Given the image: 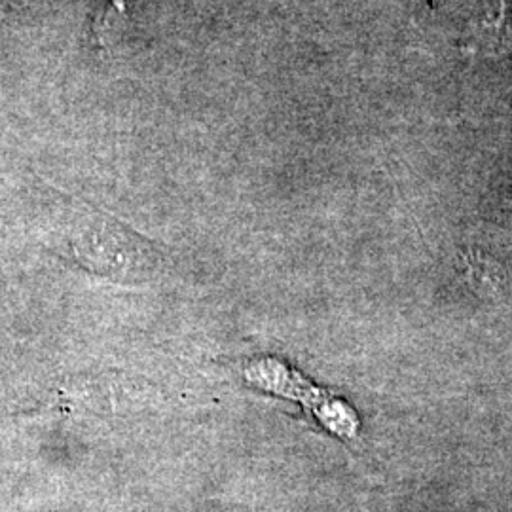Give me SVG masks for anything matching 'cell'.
<instances>
[{
    "label": "cell",
    "instance_id": "2",
    "mask_svg": "<svg viewBox=\"0 0 512 512\" xmlns=\"http://www.w3.org/2000/svg\"><path fill=\"white\" fill-rule=\"evenodd\" d=\"M129 16V0H107L101 12L92 21L93 42L99 48H107Z\"/></svg>",
    "mask_w": 512,
    "mask_h": 512
},
{
    "label": "cell",
    "instance_id": "1",
    "mask_svg": "<svg viewBox=\"0 0 512 512\" xmlns=\"http://www.w3.org/2000/svg\"><path fill=\"white\" fill-rule=\"evenodd\" d=\"M245 380L255 385L262 391L277 393L287 399L300 401L306 408L317 416L329 431L340 437H353L357 433L359 420L353 414L348 404L329 399L327 393L319 391L315 385L308 384V380H302L300 374L289 370L287 365L275 361V359H260L251 361L243 370Z\"/></svg>",
    "mask_w": 512,
    "mask_h": 512
},
{
    "label": "cell",
    "instance_id": "3",
    "mask_svg": "<svg viewBox=\"0 0 512 512\" xmlns=\"http://www.w3.org/2000/svg\"><path fill=\"white\" fill-rule=\"evenodd\" d=\"M25 2H27V0H25Z\"/></svg>",
    "mask_w": 512,
    "mask_h": 512
}]
</instances>
